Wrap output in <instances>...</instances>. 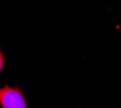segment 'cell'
<instances>
[{"label":"cell","instance_id":"7a4b0ae2","mask_svg":"<svg viewBox=\"0 0 121 108\" xmlns=\"http://www.w3.org/2000/svg\"><path fill=\"white\" fill-rule=\"evenodd\" d=\"M3 66H4V56H3L2 51L0 50V73H1V70H2Z\"/></svg>","mask_w":121,"mask_h":108},{"label":"cell","instance_id":"6da1fadb","mask_svg":"<svg viewBox=\"0 0 121 108\" xmlns=\"http://www.w3.org/2000/svg\"><path fill=\"white\" fill-rule=\"evenodd\" d=\"M0 106L1 108H27L22 89L10 86L0 88Z\"/></svg>","mask_w":121,"mask_h":108}]
</instances>
